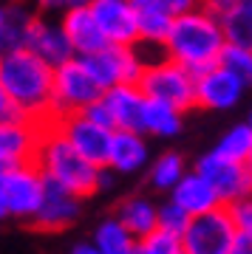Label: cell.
Instances as JSON below:
<instances>
[{"label": "cell", "instance_id": "obj_10", "mask_svg": "<svg viewBox=\"0 0 252 254\" xmlns=\"http://www.w3.org/2000/svg\"><path fill=\"white\" fill-rule=\"evenodd\" d=\"M51 125L60 130V136H63L82 158H88V161L97 164V167H105L108 144H111V130L108 127L91 122V119L82 116V113L57 116V119H51Z\"/></svg>", "mask_w": 252, "mask_h": 254}, {"label": "cell", "instance_id": "obj_13", "mask_svg": "<svg viewBox=\"0 0 252 254\" xmlns=\"http://www.w3.org/2000/svg\"><path fill=\"white\" fill-rule=\"evenodd\" d=\"M45 178V175H43ZM80 200L77 195H71L68 190H63L60 184H54L51 178H45L43 184V200L37 206L31 223L40 226L43 232H60V229L71 226L80 218Z\"/></svg>", "mask_w": 252, "mask_h": 254}, {"label": "cell", "instance_id": "obj_22", "mask_svg": "<svg viewBox=\"0 0 252 254\" xmlns=\"http://www.w3.org/2000/svg\"><path fill=\"white\" fill-rule=\"evenodd\" d=\"M179 130H181V110L144 96V108H142V133L144 136L173 138V136H179Z\"/></svg>", "mask_w": 252, "mask_h": 254}, {"label": "cell", "instance_id": "obj_15", "mask_svg": "<svg viewBox=\"0 0 252 254\" xmlns=\"http://www.w3.org/2000/svg\"><path fill=\"white\" fill-rule=\"evenodd\" d=\"M102 105L108 108L111 125L114 130H136L142 133V108H144V93L139 91L136 82L125 85H111L102 91Z\"/></svg>", "mask_w": 252, "mask_h": 254}, {"label": "cell", "instance_id": "obj_34", "mask_svg": "<svg viewBox=\"0 0 252 254\" xmlns=\"http://www.w3.org/2000/svg\"><path fill=\"white\" fill-rule=\"evenodd\" d=\"M43 9L51 11H65V9H77V6H88L91 0H37Z\"/></svg>", "mask_w": 252, "mask_h": 254}, {"label": "cell", "instance_id": "obj_3", "mask_svg": "<svg viewBox=\"0 0 252 254\" xmlns=\"http://www.w3.org/2000/svg\"><path fill=\"white\" fill-rule=\"evenodd\" d=\"M31 161L37 164V170L45 178H51L54 184H60L63 190H68L77 198H88V195L99 192L108 184L105 167H97L88 158H82L60 136V130L51 125V119L40 125V136H37V147H34Z\"/></svg>", "mask_w": 252, "mask_h": 254}, {"label": "cell", "instance_id": "obj_14", "mask_svg": "<svg viewBox=\"0 0 252 254\" xmlns=\"http://www.w3.org/2000/svg\"><path fill=\"white\" fill-rule=\"evenodd\" d=\"M23 46L37 54L43 63H48L51 68L60 63H65L68 57H74L71 43L65 37L63 26L60 23H48L43 17H31L26 26V34H23Z\"/></svg>", "mask_w": 252, "mask_h": 254}, {"label": "cell", "instance_id": "obj_2", "mask_svg": "<svg viewBox=\"0 0 252 254\" xmlns=\"http://www.w3.org/2000/svg\"><path fill=\"white\" fill-rule=\"evenodd\" d=\"M224 43V31L218 26L213 9L207 3H198L173 17L162 48L164 57H170L173 63H179L190 73H201L218 63Z\"/></svg>", "mask_w": 252, "mask_h": 254}, {"label": "cell", "instance_id": "obj_17", "mask_svg": "<svg viewBox=\"0 0 252 254\" xmlns=\"http://www.w3.org/2000/svg\"><path fill=\"white\" fill-rule=\"evenodd\" d=\"M147 161H150V147L144 141V133H136V130H111L105 170L130 175V173H139Z\"/></svg>", "mask_w": 252, "mask_h": 254}, {"label": "cell", "instance_id": "obj_35", "mask_svg": "<svg viewBox=\"0 0 252 254\" xmlns=\"http://www.w3.org/2000/svg\"><path fill=\"white\" fill-rule=\"evenodd\" d=\"M9 119H23V116L14 110V105H11L9 96L3 93V88H0V122H9Z\"/></svg>", "mask_w": 252, "mask_h": 254}, {"label": "cell", "instance_id": "obj_41", "mask_svg": "<svg viewBox=\"0 0 252 254\" xmlns=\"http://www.w3.org/2000/svg\"><path fill=\"white\" fill-rule=\"evenodd\" d=\"M181 254H184V252H181Z\"/></svg>", "mask_w": 252, "mask_h": 254}, {"label": "cell", "instance_id": "obj_31", "mask_svg": "<svg viewBox=\"0 0 252 254\" xmlns=\"http://www.w3.org/2000/svg\"><path fill=\"white\" fill-rule=\"evenodd\" d=\"M227 212H230V218H233L235 229L238 232H252V203L250 198H238L233 203H224Z\"/></svg>", "mask_w": 252, "mask_h": 254}, {"label": "cell", "instance_id": "obj_7", "mask_svg": "<svg viewBox=\"0 0 252 254\" xmlns=\"http://www.w3.org/2000/svg\"><path fill=\"white\" fill-rule=\"evenodd\" d=\"M0 181H3V200H6V212L9 218L31 220L37 206L43 200V173L37 170L34 161H23L14 167L0 170Z\"/></svg>", "mask_w": 252, "mask_h": 254}, {"label": "cell", "instance_id": "obj_33", "mask_svg": "<svg viewBox=\"0 0 252 254\" xmlns=\"http://www.w3.org/2000/svg\"><path fill=\"white\" fill-rule=\"evenodd\" d=\"M227 254H252V232H235Z\"/></svg>", "mask_w": 252, "mask_h": 254}, {"label": "cell", "instance_id": "obj_8", "mask_svg": "<svg viewBox=\"0 0 252 254\" xmlns=\"http://www.w3.org/2000/svg\"><path fill=\"white\" fill-rule=\"evenodd\" d=\"M91 76L99 82V88L105 91L111 85H125V82H136L144 68V57L139 46H102L94 54L80 57Z\"/></svg>", "mask_w": 252, "mask_h": 254}, {"label": "cell", "instance_id": "obj_24", "mask_svg": "<svg viewBox=\"0 0 252 254\" xmlns=\"http://www.w3.org/2000/svg\"><path fill=\"white\" fill-rule=\"evenodd\" d=\"M94 246L102 254H133L136 237L117 218H108L102 220L97 226V232H94Z\"/></svg>", "mask_w": 252, "mask_h": 254}, {"label": "cell", "instance_id": "obj_11", "mask_svg": "<svg viewBox=\"0 0 252 254\" xmlns=\"http://www.w3.org/2000/svg\"><path fill=\"white\" fill-rule=\"evenodd\" d=\"M247 85V79L216 63L213 68L196 73V105L210 110H230L241 102Z\"/></svg>", "mask_w": 252, "mask_h": 254}, {"label": "cell", "instance_id": "obj_39", "mask_svg": "<svg viewBox=\"0 0 252 254\" xmlns=\"http://www.w3.org/2000/svg\"><path fill=\"white\" fill-rule=\"evenodd\" d=\"M133 254H142V252H139V249H136V246H133Z\"/></svg>", "mask_w": 252, "mask_h": 254}, {"label": "cell", "instance_id": "obj_19", "mask_svg": "<svg viewBox=\"0 0 252 254\" xmlns=\"http://www.w3.org/2000/svg\"><path fill=\"white\" fill-rule=\"evenodd\" d=\"M68 43H71V51L74 57H85V54H94L99 51L102 46H108V40L102 37L99 26L94 23L88 6H77V9H65L63 11V20H60Z\"/></svg>", "mask_w": 252, "mask_h": 254}, {"label": "cell", "instance_id": "obj_12", "mask_svg": "<svg viewBox=\"0 0 252 254\" xmlns=\"http://www.w3.org/2000/svg\"><path fill=\"white\" fill-rule=\"evenodd\" d=\"M88 11L108 43H114V46H136L133 0H91Z\"/></svg>", "mask_w": 252, "mask_h": 254}, {"label": "cell", "instance_id": "obj_16", "mask_svg": "<svg viewBox=\"0 0 252 254\" xmlns=\"http://www.w3.org/2000/svg\"><path fill=\"white\" fill-rule=\"evenodd\" d=\"M40 136V125L28 119H9L0 122V170L14 164L31 161Z\"/></svg>", "mask_w": 252, "mask_h": 254}, {"label": "cell", "instance_id": "obj_25", "mask_svg": "<svg viewBox=\"0 0 252 254\" xmlns=\"http://www.w3.org/2000/svg\"><path fill=\"white\" fill-rule=\"evenodd\" d=\"M216 153H221L224 158H233V161L250 164V158H252V125L250 122H241L233 130H227L221 136V141L216 144Z\"/></svg>", "mask_w": 252, "mask_h": 254}, {"label": "cell", "instance_id": "obj_38", "mask_svg": "<svg viewBox=\"0 0 252 254\" xmlns=\"http://www.w3.org/2000/svg\"><path fill=\"white\" fill-rule=\"evenodd\" d=\"M9 218V212H6V200H3V181H0V220Z\"/></svg>", "mask_w": 252, "mask_h": 254}, {"label": "cell", "instance_id": "obj_28", "mask_svg": "<svg viewBox=\"0 0 252 254\" xmlns=\"http://www.w3.org/2000/svg\"><path fill=\"white\" fill-rule=\"evenodd\" d=\"M136 249L142 254H181V237L156 226L142 240H136Z\"/></svg>", "mask_w": 252, "mask_h": 254}, {"label": "cell", "instance_id": "obj_26", "mask_svg": "<svg viewBox=\"0 0 252 254\" xmlns=\"http://www.w3.org/2000/svg\"><path fill=\"white\" fill-rule=\"evenodd\" d=\"M181 173H184V158L179 153H164L150 164V184L156 190L170 192L173 184L181 178Z\"/></svg>", "mask_w": 252, "mask_h": 254}, {"label": "cell", "instance_id": "obj_1", "mask_svg": "<svg viewBox=\"0 0 252 254\" xmlns=\"http://www.w3.org/2000/svg\"><path fill=\"white\" fill-rule=\"evenodd\" d=\"M51 76L54 68L26 46L0 51V88L28 122L43 125L51 119Z\"/></svg>", "mask_w": 252, "mask_h": 254}, {"label": "cell", "instance_id": "obj_23", "mask_svg": "<svg viewBox=\"0 0 252 254\" xmlns=\"http://www.w3.org/2000/svg\"><path fill=\"white\" fill-rule=\"evenodd\" d=\"M117 220L136 237V240H142L147 232H153L156 229V203L150 198L133 195V198H127V200L119 203Z\"/></svg>", "mask_w": 252, "mask_h": 254}, {"label": "cell", "instance_id": "obj_40", "mask_svg": "<svg viewBox=\"0 0 252 254\" xmlns=\"http://www.w3.org/2000/svg\"><path fill=\"white\" fill-rule=\"evenodd\" d=\"M133 3H142V0H133Z\"/></svg>", "mask_w": 252, "mask_h": 254}, {"label": "cell", "instance_id": "obj_30", "mask_svg": "<svg viewBox=\"0 0 252 254\" xmlns=\"http://www.w3.org/2000/svg\"><path fill=\"white\" fill-rule=\"evenodd\" d=\"M6 9H9V14H6V48L23 46V34H26L31 14L20 6H6Z\"/></svg>", "mask_w": 252, "mask_h": 254}, {"label": "cell", "instance_id": "obj_32", "mask_svg": "<svg viewBox=\"0 0 252 254\" xmlns=\"http://www.w3.org/2000/svg\"><path fill=\"white\" fill-rule=\"evenodd\" d=\"M150 3H156L159 9H164L167 14H181V11H187L193 9V6H198V0H150Z\"/></svg>", "mask_w": 252, "mask_h": 254}, {"label": "cell", "instance_id": "obj_37", "mask_svg": "<svg viewBox=\"0 0 252 254\" xmlns=\"http://www.w3.org/2000/svg\"><path fill=\"white\" fill-rule=\"evenodd\" d=\"M71 254H102V252H99L94 243H80V246H74Z\"/></svg>", "mask_w": 252, "mask_h": 254}, {"label": "cell", "instance_id": "obj_5", "mask_svg": "<svg viewBox=\"0 0 252 254\" xmlns=\"http://www.w3.org/2000/svg\"><path fill=\"white\" fill-rule=\"evenodd\" d=\"M102 96L99 82L91 76L80 57H68L65 63L54 65L51 76V119L80 113L85 105L97 102Z\"/></svg>", "mask_w": 252, "mask_h": 254}, {"label": "cell", "instance_id": "obj_4", "mask_svg": "<svg viewBox=\"0 0 252 254\" xmlns=\"http://www.w3.org/2000/svg\"><path fill=\"white\" fill-rule=\"evenodd\" d=\"M136 85L147 99L164 102V105H170L181 113L196 108V73H190L187 68L173 63L170 57L147 60Z\"/></svg>", "mask_w": 252, "mask_h": 254}, {"label": "cell", "instance_id": "obj_6", "mask_svg": "<svg viewBox=\"0 0 252 254\" xmlns=\"http://www.w3.org/2000/svg\"><path fill=\"white\" fill-rule=\"evenodd\" d=\"M235 223L227 206L207 209L201 215H193L181 232V252L184 254H227L235 237Z\"/></svg>", "mask_w": 252, "mask_h": 254}, {"label": "cell", "instance_id": "obj_18", "mask_svg": "<svg viewBox=\"0 0 252 254\" xmlns=\"http://www.w3.org/2000/svg\"><path fill=\"white\" fill-rule=\"evenodd\" d=\"M170 200L179 209H184L190 218L207 212V209L221 206L216 190H213L207 178H204L201 173H196V170H193V173H187V170L181 173V178L173 184V190H170Z\"/></svg>", "mask_w": 252, "mask_h": 254}, {"label": "cell", "instance_id": "obj_9", "mask_svg": "<svg viewBox=\"0 0 252 254\" xmlns=\"http://www.w3.org/2000/svg\"><path fill=\"white\" fill-rule=\"evenodd\" d=\"M196 173H201L210 181V187L216 190L221 203H233L238 198H250L252 170L247 161H233V158H224L221 153L210 150L207 155L198 158Z\"/></svg>", "mask_w": 252, "mask_h": 254}, {"label": "cell", "instance_id": "obj_36", "mask_svg": "<svg viewBox=\"0 0 252 254\" xmlns=\"http://www.w3.org/2000/svg\"><path fill=\"white\" fill-rule=\"evenodd\" d=\"M6 14H9V9L0 3V51L6 48Z\"/></svg>", "mask_w": 252, "mask_h": 254}, {"label": "cell", "instance_id": "obj_27", "mask_svg": "<svg viewBox=\"0 0 252 254\" xmlns=\"http://www.w3.org/2000/svg\"><path fill=\"white\" fill-rule=\"evenodd\" d=\"M218 65H224L227 71L238 73L241 79H252V46H238V43H224Z\"/></svg>", "mask_w": 252, "mask_h": 254}, {"label": "cell", "instance_id": "obj_21", "mask_svg": "<svg viewBox=\"0 0 252 254\" xmlns=\"http://www.w3.org/2000/svg\"><path fill=\"white\" fill-rule=\"evenodd\" d=\"M173 14L159 9L150 0L136 3V43L139 46H162L170 31Z\"/></svg>", "mask_w": 252, "mask_h": 254}, {"label": "cell", "instance_id": "obj_29", "mask_svg": "<svg viewBox=\"0 0 252 254\" xmlns=\"http://www.w3.org/2000/svg\"><path fill=\"white\" fill-rule=\"evenodd\" d=\"M190 215L184 212V209H179L173 200H167L164 206H156V226L164 229V232H170V235H179L184 232V226H187Z\"/></svg>", "mask_w": 252, "mask_h": 254}, {"label": "cell", "instance_id": "obj_20", "mask_svg": "<svg viewBox=\"0 0 252 254\" xmlns=\"http://www.w3.org/2000/svg\"><path fill=\"white\" fill-rule=\"evenodd\" d=\"M227 43L252 46V3L250 0H207Z\"/></svg>", "mask_w": 252, "mask_h": 254}]
</instances>
